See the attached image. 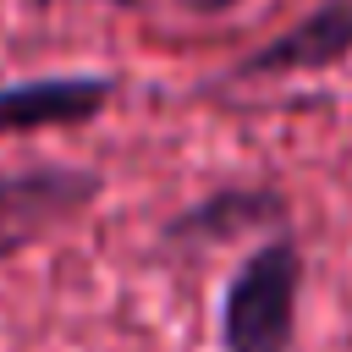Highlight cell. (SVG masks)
<instances>
[{"label":"cell","mask_w":352,"mask_h":352,"mask_svg":"<svg viewBox=\"0 0 352 352\" xmlns=\"http://www.w3.org/2000/svg\"><path fill=\"white\" fill-rule=\"evenodd\" d=\"M297 292L302 253L286 231L264 236L220 292V352H292L297 346Z\"/></svg>","instance_id":"6da1fadb"},{"label":"cell","mask_w":352,"mask_h":352,"mask_svg":"<svg viewBox=\"0 0 352 352\" xmlns=\"http://www.w3.org/2000/svg\"><path fill=\"white\" fill-rule=\"evenodd\" d=\"M99 170L82 165H22L0 176V258L33 248L44 231L66 226L99 198Z\"/></svg>","instance_id":"7a4b0ae2"},{"label":"cell","mask_w":352,"mask_h":352,"mask_svg":"<svg viewBox=\"0 0 352 352\" xmlns=\"http://www.w3.org/2000/svg\"><path fill=\"white\" fill-rule=\"evenodd\" d=\"M280 214H286V204L270 187H214L192 209L165 220V242L170 248H214V242H226L236 231L280 226Z\"/></svg>","instance_id":"5b68a950"},{"label":"cell","mask_w":352,"mask_h":352,"mask_svg":"<svg viewBox=\"0 0 352 352\" xmlns=\"http://www.w3.org/2000/svg\"><path fill=\"white\" fill-rule=\"evenodd\" d=\"M110 94H116V77H99V72H50V77L6 82L0 88V138L94 121V116H104Z\"/></svg>","instance_id":"3957f363"},{"label":"cell","mask_w":352,"mask_h":352,"mask_svg":"<svg viewBox=\"0 0 352 352\" xmlns=\"http://www.w3.org/2000/svg\"><path fill=\"white\" fill-rule=\"evenodd\" d=\"M187 11H204V16H214V11H231L236 0H182Z\"/></svg>","instance_id":"8992f818"},{"label":"cell","mask_w":352,"mask_h":352,"mask_svg":"<svg viewBox=\"0 0 352 352\" xmlns=\"http://www.w3.org/2000/svg\"><path fill=\"white\" fill-rule=\"evenodd\" d=\"M352 55V0H319L286 33L236 60V77H286V72H330Z\"/></svg>","instance_id":"277c9868"}]
</instances>
